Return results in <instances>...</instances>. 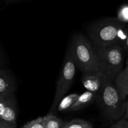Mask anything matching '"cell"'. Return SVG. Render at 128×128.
Returning a JSON list of instances; mask_svg holds the SVG:
<instances>
[{
  "label": "cell",
  "instance_id": "1",
  "mask_svg": "<svg viewBox=\"0 0 128 128\" xmlns=\"http://www.w3.org/2000/svg\"><path fill=\"white\" fill-rule=\"evenodd\" d=\"M127 29V25L117 18L100 19L90 26L89 32L90 42L95 48L119 45Z\"/></svg>",
  "mask_w": 128,
  "mask_h": 128
},
{
  "label": "cell",
  "instance_id": "2",
  "mask_svg": "<svg viewBox=\"0 0 128 128\" xmlns=\"http://www.w3.org/2000/svg\"><path fill=\"white\" fill-rule=\"evenodd\" d=\"M126 97L120 92L114 82L106 79L95 100L108 120L118 121L121 119L125 112L127 101Z\"/></svg>",
  "mask_w": 128,
  "mask_h": 128
},
{
  "label": "cell",
  "instance_id": "3",
  "mask_svg": "<svg viewBox=\"0 0 128 128\" xmlns=\"http://www.w3.org/2000/svg\"><path fill=\"white\" fill-rule=\"evenodd\" d=\"M69 52L75 66L83 73L99 70L96 50L82 34L77 33L73 36Z\"/></svg>",
  "mask_w": 128,
  "mask_h": 128
},
{
  "label": "cell",
  "instance_id": "4",
  "mask_svg": "<svg viewBox=\"0 0 128 128\" xmlns=\"http://www.w3.org/2000/svg\"><path fill=\"white\" fill-rule=\"evenodd\" d=\"M98 55L99 71L107 79L114 82L124 70V50L119 44L95 48Z\"/></svg>",
  "mask_w": 128,
  "mask_h": 128
},
{
  "label": "cell",
  "instance_id": "5",
  "mask_svg": "<svg viewBox=\"0 0 128 128\" xmlns=\"http://www.w3.org/2000/svg\"><path fill=\"white\" fill-rule=\"evenodd\" d=\"M76 66L69 53V51L65 56L61 71L56 82L55 96L48 114H55L59 102L69 91L74 81L76 71Z\"/></svg>",
  "mask_w": 128,
  "mask_h": 128
},
{
  "label": "cell",
  "instance_id": "6",
  "mask_svg": "<svg viewBox=\"0 0 128 128\" xmlns=\"http://www.w3.org/2000/svg\"><path fill=\"white\" fill-rule=\"evenodd\" d=\"M17 107L15 93L0 96V119L16 124Z\"/></svg>",
  "mask_w": 128,
  "mask_h": 128
},
{
  "label": "cell",
  "instance_id": "7",
  "mask_svg": "<svg viewBox=\"0 0 128 128\" xmlns=\"http://www.w3.org/2000/svg\"><path fill=\"white\" fill-rule=\"evenodd\" d=\"M106 79L99 70L95 72L83 73L81 81L87 91L97 94L102 88Z\"/></svg>",
  "mask_w": 128,
  "mask_h": 128
},
{
  "label": "cell",
  "instance_id": "8",
  "mask_svg": "<svg viewBox=\"0 0 128 128\" xmlns=\"http://www.w3.org/2000/svg\"><path fill=\"white\" fill-rule=\"evenodd\" d=\"M16 84L11 72L0 68V96L15 93Z\"/></svg>",
  "mask_w": 128,
  "mask_h": 128
},
{
  "label": "cell",
  "instance_id": "9",
  "mask_svg": "<svg viewBox=\"0 0 128 128\" xmlns=\"http://www.w3.org/2000/svg\"><path fill=\"white\" fill-rule=\"evenodd\" d=\"M97 94L90 91H85L81 94H79V97L77 99L74 104L70 108L69 111H75L81 110L85 106L92 102L94 100L96 99Z\"/></svg>",
  "mask_w": 128,
  "mask_h": 128
},
{
  "label": "cell",
  "instance_id": "10",
  "mask_svg": "<svg viewBox=\"0 0 128 128\" xmlns=\"http://www.w3.org/2000/svg\"><path fill=\"white\" fill-rule=\"evenodd\" d=\"M114 83L120 92L128 96V65H126L122 71L118 75Z\"/></svg>",
  "mask_w": 128,
  "mask_h": 128
},
{
  "label": "cell",
  "instance_id": "11",
  "mask_svg": "<svg viewBox=\"0 0 128 128\" xmlns=\"http://www.w3.org/2000/svg\"><path fill=\"white\" fill-rule=\"evenodd\" d=\"M79 94L77 93H72L67 95L61 99L59 102L56 109V112H63L65 111H69L70 108L72 106L74 102L79 97Z\"/></svg>",
  "mask_w": 128,
  "mask_h": 128
},
{
  "label": "cell",
  "instance_id": "12",
  "mask_svg": "<svg viewBox=\"0 0 128 128\" xmlns=\"http://www.w3.org/2000/svg\"><path fill=\"white\" fill-rule=\"evenodd\" d=\"M43 118L45 128H61L63 124L62 120L54 114H48Z\"/></svg>",
  "mask_w": 128,
  "mask_h": 128
},
{
  "label": "cell",
  "instance_id": "13",
  "mask_svg": "<svg viewBox=\"0 0 128 128\" xmlns=\"http://www.w3.org/2000/svg\"><path fill=\"white\" fill-rule=\"evenodd\" d=\"M90 122L81 119H75L69 122L63 123L61 128H92Z\"/></svg>",
  "mask_w": 128,
  "mask_h": 128
},
{
  "label": "cell",
  "instance_id": "14",
  "mask_svg": "<svg viewBox=\"0 0 128 128\" xmlns=\"http://www.w3.org/2000/svg\"><path fill=\"white\" fill-rule=\"evenodd\" d=\"M116 18L120 22L128 24V1L120 5L117 11Z\"/></svg>",
  "mask_w": 128,
  "mask_h": 128
},
{
  "label": "cell",
  "instance_id": "15",
  "mask_svg": "<svg viewBox=\"0 0 128 128\" xmlns=\"http://www.w3.org/2000/svg\"><path fill=\"white\" fill-rule=\"evenodd\" d=\"M21 128H45L43 118L39 117L26 122Z\"/></svg>",
  "mask_w": 128,
  "mask_h": 128
},
{
  "label": "cell",
  "instance_id": "16",
  "mask_svg": "<svg viewBox=\"0 0 128 128\" xmlns=\"http://www.w3.org/2000/svg\"><path fill=\"white\" fill-rule=\"evenodd\" d=\"M110 128H128V121L124 118H121Z\"/></svg>",
  "mask_w": 128,
  "mask_h": 128
},
{
  "label": "cell",
  "instance_id": "17",
  "mask_svg": "<svg viewBox=\"0 0 128 128\" xmlns=\"http://www.w3.org/2000/svg\"><path fill=\"white\" fill-rule=\"evenodd\" d=\"M123 50L128 52V28L127 29V31L125 32V35H124V38L122 39L120 43L119 44Z\"/></svg>",
  "mask_w": 128,
  "mask_h": 128
},
{
  "label": "cell",
  "instance_id": "18",
  "mask_svg": "<svg viewBox=\"0 0 128 128\" xmlns=\"http://www.w3.org/2000/svg\"><path fill=\"white\" fill-rule=\"evenodd\" d=\"M0 128H16V124L11 123L0 119Z\"/></svg>",
  "mask_w": 128,
  "mask_h": 128
},
{
  "label": "cell",
  "instance_id": "19",
  "mask_svg": "<svg viewBox=\"0 0 128 128\" xmlns=\"http://www.w3.org/2000/svg\"><path fill=\"white\" fill-rule=\"evenodd\" d=\"M4 61H5V58H4L3 52L2 50L0 48V68H2L4 64Z\"/></svg>",
  "mask_w": 128,
  "mask_h": 128
},
{
  "label": "cell",
  "instance_id": "20",
  "mask_svg": "<svg viewBox=\"0 0 128 128\" xmlns=\"http://www.w3.org/2000/svg\"><path fill=\"white\" fill-rule=\"evenodd\" d=\"M124 118L125 120H126L127 121H128V101H127L126 103V106H125V112H124Z\"/></svg>",
  "mask_w": 128,
  "mask_h": 128
},
{
  "label": "cell",
  "instance_id": "21",
  "mask_svg": "<svg viewBox=\"0 0 128 128\" xmlns=\"http://www.w3.org/2000/svg\"><path fill=\"white\" fill-rule=\"evenodd\" d=\"M22 0H5V3L7 4H14L16 2H18Z\"/></svg>",
  "mask_w": 128,
  "mask_h": 128
},
{
  "label": "cell",
  "instance_id": "22",
  "mask_svg": "<svg viewBox=\"0 0 128 128\" xmlns=\"http://www.w3.org/2000/svg\"><path fill=\"white\" fill-rule=\"evenodd\" d=\"M125 64H126V65H128V57L127 58L126 61H125Z\"/></svg>",
  "mask_w": 128,
  "mask_h": 128
}]
</instances>
